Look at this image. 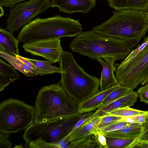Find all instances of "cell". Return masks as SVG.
Segmentation results:
<instances>
[{
	"label": "cell",
	"mask_w": 148,
	"mask_h": 148,
	"mask_svg": "<svg viewBox=\"0 0 148 148\" xmlns=\"http://www.w3.org/2000/svg\"><path fill=\"white\" fill-rule=\"evenodd\" d=\"M92 29L97 33L120 39L134 48L145 35L148 30V20L145 11L116 10L110 19Z\"/></svg>",
	"instance_id": "6da1fadb"
},
{
	"label": "cell",
	"mask_w": 148,
	"mask_h": 148,
	"mask_svg": "<svg viewBox=\"0 0 148 148\" xmlns=\"http://www.w3.org/2000/svg\"><path fill=\"white\" fill-rule=\"evenodd\" d=\"M34 107L35 123L82 114L79 112L78 103L67 94L59 82L42 87Z\"/></svg>",
	"instance_id": "7a4b0ae2"
},
{
	"label": "cell",
	"mask_w": 148,
	"mask_h": 148,
	"mask_svg": "<svg viewBox=\"0 0 148 148\" xmlns=\"http://www.w3.org/2000/svg\"><path fill=\"white\" fill-rule=\"evenodd\" d=\"M58 63L62 70L59 83L67 94L78 104L99 91L100 79L86 73L71 52L63 51Z\"/></svg>",
	"instance_id": "3957f363"
},
{
	"label": "cell",
	"mask_w": 148,
	"mask_h": 148,
	"mask_svg": "<svg viewBox=\"0 0 148 148\" xmlns=\"http://www.w3.org/2000/svg\"><path fill=\"white\" fill-rule=\"evenodd\" d=\"M70 48L90 58L112 57L116 60L125 59L134 48L119 39L103 35L92 30L82 32L70 42Z\"/></svg>",
	"instance_id": "277c9868"
},
{
	"label": "cell",
	"mask_w": 148,
	"mask_h": 148,
	"mask_svg": "<svg viewBox=\"0 0 148 148\" xmlns=\"http://www.w3.org/2000/svg\"><path fill=\"white\" fill-rule=\"evenodd\" d=\"M78 20L55 15L46 18H36L23 26L17 38L24 44L32 41L78 36L82 32Z\"/></svg>",
	"instance_id": "5b68a950"
},
{
	"label": "cell",
	"mask_w": 148,
	"mask_h": 148,
	"mask_svg": "<svg viewBox=\"0 0 148 148\" xmlns=\"http://www.w3.org/2000/svg\"><path fill=\"white\" fill-rule=\"evenodd\" d=\"M83 114L46 122L33 123L24 131L26 146L31 148H51L72 130Z\"/></svg>",
	"instance_id": "8992f818"
},
{
	"label": "cell",
	"mask_w": 148,
	"mask_h": 148,
	"mask_svg": "<svg viewBox=\"0 0 148 148\" xmlns=\"http://www.w3.org/2000/svg\"><path fill=\"white\" fill-rule=\"evenodd\" d=\"M34 107L10 98L0 104V132L14 133L26 129L34 122Z\"/></svg>",
	"instance_id": "52a82bcc"
},
{
	"label": "cell",
	"mask_w": 148,
	"mask_h": 148,
	"mask_svg": "<svg viewBox=\"0 0 148 148\" xmlns=\"http://www.w3.org/2000/svg\"><path fill=\"white\" fill-rule=\"evenodd\" d=\"M118 82L133 90L139 85L148 84V43L134 58L115 65Z\"/></svg>",
	"instance_id": "ba28073f"
},
{
	"label": "cell",
	"mask_w": 148,
	"mask_h": 148,
	"mask_svg": "<svg viewBox=\"0 0 148 148\" xmlns=\"http://www.w3.org/2000/svg\"><path fill=\"white\" fill-rule=\"evenodd\" d=\"M52 6L49 0H29L19 2L10 10L6 29L12 33L17 32Z\"/></svg>",
	"instance_id": "9c48e42d"
},
{
	"label": "cell",
	"mask_w": 148,
	"mask_h": 148,
	"mask_svg": "<svg viewBox=\"0 0 148 148\" xmlns=\"http://www.w3.org/2000/svg\"><path fill=\"white\" fill-rule=\"evenodd\" d=\"M60 38H51L24 44L25 51L34 56L45 58L53 63L59 62L63 50Z\"/></svg>",
	"instance_id": "30bf717a"
},
{
	"label": "cell",
	"mask_w": 148,
	"mask_h": 148,
	"mask_svg": "<svg viewBox=\"0 0 148 148\" xmlns=\"http://www.w3.org/2000/svg\"><path fill=\"white\" fill-rule=\"evenodd\" d=\"M96 0H51L52 7H57L59 12L72 14L87 13L95 7Z\"/></svg>",
	"instance_id": "8fae6325"
},
{
	"label": "cell",
	"mask_w": 148,
	"mask_h": 148,
	"mask_svg": "<svg viewBox=\"0 0 148 148\" xmlns=\"http://www.w3.org/2000/svg\"><path fill=\"white\" fill-rule=\"evenodd\" d=\"M98 58L96 60L101 64L103 69L100 80V91L105 90L118 83L114 72L116 68L114 63L115 59L113 57Z\"/></svg>",
	"instance_id": "7c38bea8"
},
{
	"label": "cell",
	"mask_w": 148,
	"mask_h": 148,
	"mask_svg": "<svg viewBox=\"0 0 148 148\" xmlns=\"http://www.w3.org/2000/svg\"><path fill=\"white\" fill-rule=\"evenodd\" d=\"M121 86L118 83L107 89L99 91L91 97L79 103L78 110L79 112L83 114L95 110L111 92Z\"/></svg>",
	"instance_id": "4fadbf2b"
},
{
	"label": "cell",
	"mask_w": 148,
	"mask_h": 148,
	"mask_svg": "<svg viewBox=\"0 0 148 148\" xmlns=\"http://www.w3.org/2000/svg\"><path fill=\"white\" fill-rule=\"evenodd\" d=\"M138 96L137 92L133 91L113 101L102 109L96 111L89 119L106 115L111 112L119 108L132 106L137 101Z\"/></svg>",
	"instance_id": "5bb4252c"
},
{
	"label": "cell",
	"mask_w": 148,
	"mask_h": 148,
	"mask_svg": "<svg viewBox=\"0 0 148 148\" xmlns=\"http://www.w3.org/2000/svg\"><path fill=\"white\" fill-rule=\"evenodd\" d=\"M19 40L16 39L13 33L0 28V49L14 56L19 55L18 48Z\"/></svg>",
	"instance_id": "9a60e30c"
},
{
	"label": "cell",
	"mask_w": 148,
	"mask_h": 148,
	"mask_svg": "<svg viewBox=\"0 0 148 148\" xmlns=\"http://www.w3.org/2000/svg\"><path fill=\"white\" fill-rule=\"evenodd\" d=\"M104 116L88 119L77 130L69 136L70 142L93 134L98 129V125Z\"/></svg>",
	"instance_id": "2e32d148"
},
{
	"label": "cell",
	"mask_w": 148,
	"mask_h": 148,
	"mask_svg": "<svg viewBox=\"0 0 148 148\" xmlns=\"http://www.w3.org/2000/svg\"><path fill=\"white\" fill-rule=\"evenodd\" d=\"M141 130V124L134 123L130 125L116 130L103 133L106 137L137 139L140 135Z\"/></svg>",
	"instance_id": "e0dca14e"
},
{
	"label": "cell",
	"mask_w": 148,
	"mask_h": 148,
	"mask_svg": "<svg viewBox=\"0 0 148 148\" xmlns=\"http://www.w3.org/2000/svg\"><path fill=\"white\" fill-rule=\"evenodd\" d=\"M111 8L119 10L137 9L146 11L148 10V0H108Z\"/></svg>",
	"instance_id": "ac0fdd59"
},
{
	"label": "cell",
	"mask_w": 148,
	"mask_h": 148,
	"mask_svg": "<svg viewBox=\"0 0 148 148\" xmlns=\"http://www.w3.org/2000/svg\"><path fill=\"white\" fill-rule=\"evenodd\" d=\"M20 75L14 68L0 60V91L1 92L10 84L18 79Z\"/></svg>",
	"instance_id": "d6986e66"
},
{
	"label": "cell",
	"mask_w": 148,
	"mask_h": 148,
	"mask_svg": "<svg viewBox=\"0 0 148 148\" xmlns=\"http://www.w3.org/2000/svg\"><path fill=\"white\" fill-rule=\"evenodd\" d=\"M0 56L11 64L15 70L19 71L25 75L33 77L37 75L28 66L17 58L0 49Z\"/></svg>",
	"instance_id": "ffe728a7"
},
{
	"label": "cell",
	"mask_w": 148,
	"mask_h": 148,
	"mask_svg": "<svg viewBox=\"0 0 148 148\" xmlns=\"http://www.w3.org/2000/svg\"><path fill=\"white\" fill-rule=\"evenodd\" d=\"M133 90L126 86H121L111 92L96 110H99L113 101L132 92Z\"/></svg>",
	"instance_id": "44dd1931"
},
{
	"label": "cell",
	"mask_w": 148,
	"mask_h": 148,
	"mask_svg": "<svg viewBox=\"0 0 148 148\" xmlns=\"http://www.w3.org/2000/svg\"><path fill=\"white\" fill-rule=\"evenodd\" d=\"M69 148H99L92 134L70 142Z\"/></svg>",
	"instance_id": "7402d4cb"
},
{
	"label": "cell",
	"mask_w": 148,
	"mask_h": 148,
	"mask_svg": "<svg viewBox=\"0 0 148 148\" xmlns=\"http://www.w3.org/2000/svg\"><path fill=\"white\" fill-rule=\"evenodd\" d=\"M26 59L34 65L37 68L42 70L47 75L53 73H62L61 69L60 67L52 65L53 62L51 61L40 60L26 58Z\"/></svg>",
	"instance_id": "603a6c76"
},
{
	"label": "cell",
	"mask_w": 148,
	"mask_h": 148,
	"mask_svg": "<svg viewBox=\"0 0 148 148\" xmlns=\"http://www.w3.org/2000/svg\"><path fill=\"white\" fill-rule=\"evenodd\" d=\"M106 137L108 148H130L137 139Z\"/></svg>",
	"instance_id": "cb8c5ba5"
},
{
	"label": "cell",
	"mask_w": 148,
	"mask_h": 148,
	"mask_svg": "<svg viewBox=\"0 0 148 148\" xmlns=\"http://www.w3.org/2000/svg\"><path fill=\"white\" fill-rule=\"evenodd\" d=\"M147 111H143L126 107L115 109L108 113L107 115H113L120 117H127L140 114H146Z\"/></svg>",
	"instance_id": "d4e9b609"
},
{
	"label": "cell",
	"mask_w": 148,
	"mask_h": 148,
	"mask_svg": "<svg viewBox=\"0 0 148 148\" xmlns=\"http://www.w3.org/2000/svg\"><path fill=\"white\" fill-rule=\"evenodd\" d=\"M122 117L113 115H107L104 116L101 120L98 126V129L101 130L103 128L120 122Z\"/></svg>",
	"instance_id": "484cf974"
},
{
	"label": "cell",
	"mask_w": 148,
	"mask_h": 148,
	"mask_svg": "<svg viewBox=\"0 0 148 148\" xmlns=\"http://www.w3.org/2000/svg\"><path fill=\"white\" fill-rule=\"evenodd\" d=\"M92 134L99 148H108L106 137L101 130L98 128Z\"/></svg>",
	"instance_id": "4316f807"
},
{
	"label": "cell",
	"mask_w": 148,
	"mask_h": 148,
	"mask_svg": "<svg viewBox=\"0 0 148 148\" xmlns=\"http://www.w3.org/2000/svg\"><path fill=\"white\" fill-rule=\"evenodd\" d=\"M132 123L123 122H119L107 126L101 130L103 133L112 132L130 125Z\"/></svg>",
	"instance_id": "83f0119b"
},
{
	"label": "cell",
	"mask_w": 148,
	"mask_h": 148,
	"mask_svg": "<svg viewBox=\"0 0 148 148\" xmlns=\"http://www.w3.org/2000/svg\"><path fill=\"white\" fill-rule=\"evenodd\" d=\"M94 112L93 111L83 113L80 116L79 119L72 130L67 136H69L77 130L83 123L88 120Z\"/></svg>",
	"instance_id": "f1b7e54d"
},
{
	"label": "cell",
	"mask_w": 148,
	"mask_h": 148,
	"mask_svg": "<svg viewBox=\"0 0 148 148\" xmlns=\"http://www.w3.org/2000/svg\"><path fill=\"white\" fill-rule=\"evenodd\" d=\"M147 112L145 120L141 124V131L138 139L140 140L148 142V110Z\"/></svg>",
	"instance_id": "f546056e"
},
{
	"label": "cell",
	"mask_w": 148,
	"mask_h": 148,
	"mask_svg": "<svg viewBox=\"0 0 148 148\" xmlns=\"http://www.w3.org/2000/svg\"><path fill=\"white\" fill-rule=\"evenodd\" d=\"M16 57L28 66L37 75H45L47 74L42 70L37 68L34 65L27 60L25 58L20 55H16Z\"/></svg>",
	"instance_id": "4dcf8cb0"
},
{
	"label": "cell",
	"mask_w": 148,
	"mask_h": 148,
	"mask_svg": "<svg viewBox=\"0 0 148 148\" xmlns=\"http://www.w3.org/2000/svg\"><path fill=\"white\" fill-rule=\"evenodd\" d=\"M10 133L0 132V148H11L12 143L8 140Z\"/></svg>",
	"instance_id": "1f68e13d"
},
{
	"label": "cell",
	"mask_w": 148,
	"mask_h": 148,
	"mask_svg": "<svg viewBox=\"0 0 148 148\" xmlns=\"http://www.w3.org/2000/svg\"><path fill=\"white\" fill-rule=\"evenodd\" d=\"M137 93L141 101L148 103V84L139 88Z\"/></svg>",
	"instance_id": "d6a6232c"
},
{
	"label": "cell",
	"mask_w": 148,
	"mask_h": 148,
	"mask_svg": "<svg viewBox=\"0 0 148 148\" xmlns=\"http://www.w3.org/2000/svg\"><path fill=\"white\" fill-rule=\"evenodd\" d=\"M69 136H64L53 145L51 148H69Z\"/></svg>",
	"instance_id": "836d02e7"
},
{
	"label": "cell",
	"mask_w": 148,
	"mask_h": 148,
	"mask_svg": "<svg viewBox=\"0 0 148 148\" xmlns=\"http://www.w3.org/2000/svg\"><path fill=\"white\" fill-rule=\"evenodd\" d=\"M26 0H0V6L3 7L11 8L19 2Z\"/></svg>",
	"instance_id": "e575fe53"
},
{
	"label": "cell",
	"mask_w": 148,
	"mask_h": 148,
	"mask_svg": "<svg viewBox=\"0 0 148 148\" xmlns=\"http://www.w3.org/2000/svg\"><path fill=\"white\" fill-rule=\"evenodd\" d=\"M148 148V142L140 140L138 139L130 147V148Z\"/></svg>",
	"instance_id": "d590c367"
},
{
	"label": "cell",
	"mask_w": 148,
	"mask_h": 148,
	"mask_svg": "<svg viewBox=\"0 0 148 148\" xmlns=\"http://www.w3.org/2000/svg\"><path fill=\"white\" fill-rule=\"evenodd\" d=\"M146 114H140L135 116V123L142 124L145 121L146 118Z\"/></svg>",
	"instance_id": "8d00e7d4"
},
{
	"label": "cell",
	"mask_w": 148,
	"mask_h": 148,
	"mask_svg": "<svg viewBox=\"0 0 148 148\" xmlns=\"http://www.w3.org/2000/svg\"><path fill=\"white\" fill-rule=\"evenodd\" d=\"M4 11L3 7L0 6V17L3 16L4 15Z\"/></svg>",
	"instance_id": "74e56055"
},
{
	"label": "cell",
	"mask_w": 148,
	"mask_h": 148,
	"mask_svg": "<svg viewBox=\"0 0 148 148\" xmlns=\"http://www.w3.org/2000/svg\"><path fill=\"white\" fill-rule=\"evenodd\" d=\"M146 17L148 20V10L145 11Z\"/></svg>",
	"instance_id": "f35d334b"
}]
</instances>
